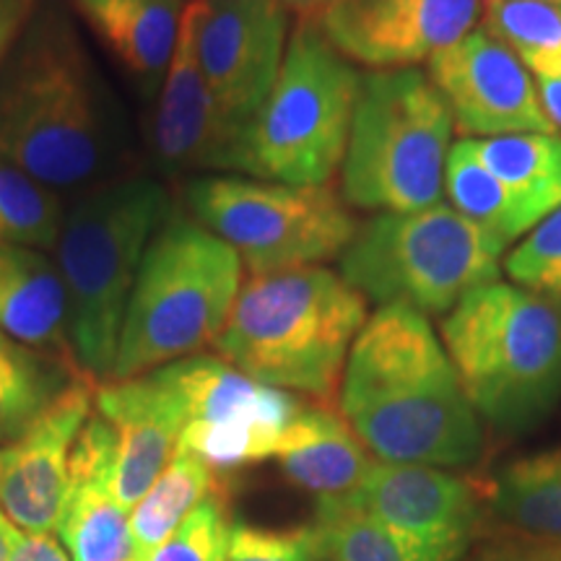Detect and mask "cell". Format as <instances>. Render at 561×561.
I'll list each match as a JSON object with an SVG mask.
<instances>
[{
  "label": "cell",
  "instance_id": "4316f807",
  "mask_svg": "<svg viewBox=\"0 0 561 561\" xmlns=\"http://www.w3.org/2000/svg\"><path fill=\"white\" fill-rule=\"evenodd\" d=\"M483 164L500 178L538 219L561 208V138L553 133L473 140Z\"/></svg>",
  "mask_w": 561,
  "mask_h": 561
},
{
  "label": "cell",
  "instance_id": "836d02e7",
  "mask_svg": "<svg viewBox=\"0 0 561 561\" xmlns=\"http://www.w3.org/2000/svg\"><path fill=\"white\" fill-rule=\"evenodd\" d=\"M462 561H561V543L538 541V538L504 530L502 536L476 541Z\"/></svg>",
  "mask_w": 561,
  "mask_h": 561
},
{
  "label": "cell",
  "instance_id": "d6986e66",
  "mask_svg": "<svg viewBox=\"0 0 561 561\" xmlns=\"http://www.w3.org/2000/svg\"><path fill=\"white\" fill-rule=\"evenodd\" d=\"M117 447L107 432H87L73 447L70 500L58 533L73 561H133L130 510L115 500Z\"/></svg>",
  "mask_w": 561,
  "mask_h": 561
},
{
  "label": "cell",
  "instance_id": "30bf717a",
  "mask_svg": "<svg viewBox=\"0 0 561 561\" xmlns=\"http://www.w3.org/2000/svg\"><path fill=\"white\" fill-rule=\"evenodd\" d=\"M185 203L201 227L237 250L250 276L341 257L356 234L346 201L328 185L294 187L206 174L187 182Z\"/></svg>",
  "mask_w": 561,
  "mask_h": 561
},
{
  "label": "cell",
  "instance_id": "277c9868",
  "mask_svg": "<svg viewBox=\"0 0 561 561\" xmlns=\"http://www.w3.org/2000/svg\"><path fill=\"white\" fill-rule=\"evenodd\" d=\"M172 214L170 193L151 178H112L70 206L58 237L76 367L107 382L140 263Z\"/></svg>",
  "mask_w": 561,
  "mask_h": 561
},
{
  "label": "cell",
  "instance_id": "2e32d148",
  "mask_svg": "<svg viewBox=\"0 0 561 561\" xmlns=\"http://www.w3.org/2000/svg\"><path fill=\"white\" fill-rule=\"evenodd\" d=\"M91 411L94 390L79 377L24 437L0 447V510L16 528L58 530L70 500L73 447Z\"/></svg>",
  "mask_w": 561,
  "mask_h": 561
},
{
  "label": "cell",
  "instance_id": "7402d4cb",
  "mask_svg": "<svg viewBox=\"0 0 561 561\" xmlns=\"http://www.w3.org/2000/svg\"><path fill=\"white\" fill-rule=\"evenodd\" d=\"M73 5L146 91L164 81L185 0H73Z\"/></svg>",
  "mask_w": 561,
  "mask_h": 561
},
{
  "label": "cell",
  "instance_id": "d4e9b609",
  "mask_svg": "<svg viewBox=\"0 0 561 561\" xmlns=\"http://www.w3.org/2000/svg\"><path fill=\"white\" fill-rule=\"evenodd\" d=\"M445 191L458 214L489 229L504 244L520 240L541 224V219L483 164L471 138L453 144L447 153Z\"/></svg>",
  "mask_w": 561,
  "mask_h": 561
},
{
  "label": "cell",
  "instance_id": "5bb4252c",
  "mask_svg": "<svg viewBox=\"0 0 561 561\" xmlns=\"http://www.w3.org/2000/svg\"><path fill=\"white\" fill-rule=\"evenodd\" d=\"M430 79L450 104L466 138L553 133L525 62L486 30L466 37L430 60Z\"/></svg>",
  "mask_w": 561,
  "mask_h": 561
},
{
  "label": "cell",
  "instance_id": "cb8c5ba5",
  "mask_svg": "<svg viewBox=\"0 0 561 561\" xmlns=\"http://www.w3.org/2000/svg\"><path fill=\"white\" fill-rule=\"evenodd\" d=\"M68 359L24 346L0 331V447L11 445L73 385Z\"/></svg>",
  "mask_w": 561,
  "mask_h": 561
},
{
  "label": "cell",
  "instance_id": "d6a6232c",
  "mask_svg": "<svg viewBox=\"0 0 561 561\" xmlns=\"http://www.w3.org/2000/svg\"><path fill=\"white\" fill-rule=\"evenodd\" d=\"M227 561H328L318 525L265 528V525H231Z\"/></svg>",
  "mask_w": 561,
  "mask_h": 561
},
{
  "label": "cell",
  "instance_id": "1f68e13d",
  "mask_svg": "<svg viewBox=\"0 0 561 561\" xmlns=\"http://www.w3.org/2000/svg\"><path fill=\"white\" fill-rule=\"evenodd\" d=\"M504 268L517 286L561 307V208L510 252Z\"/></svg>",
  "mask_w": 561,
  "mask_h": 561
},
{
  "label": "cell",
  "instance_id": "7a4b0ae2",
  "mask_svg": "<svg viewBox=\"0 0 561 561\" xmlns=\"http://www.w3.org/2000/svg\"><path fill=\"white\" fill-rule=\"evenodd\" d=\"M125 149L121 110L60 13L34 16L0 68V157L55 193L112 180Z\"/></svg>",
  "mask_w": 561,
  "mask_h": 561
},
{
  "label": "cell",
  "instance_id": "d590c367",
  "mask_svg": "<svg viewBox=\"0 0 561 561\" xmlns=\"http://www.w3.org/2000/svg\"><path fill=\"white\" fill-rule=\"evenodd\" d=\"M13 561H73L53 533H21Z\"/></svg>",
  "mask_w": 561,
  "mask_h": 561
},
{
  "label": "cell",
  "instance_id": "ba28073f",
  "mask_svg": "<svg viewBox=\"0 0 561 561\" xmlns=\"http://www.w3.org/2000/svg\"><path fill=\"white\" fill-rule=\"evenodd\" d=\"M453 125L450 104L424 70L362 76L341 164L343 201L377 214L439 203Z\"/></svg>",
  "mask_w": 561,
  "mask_h": 561
},
{
  "label": "cell",
  "instance_id": "ffe728a7",
  "mask_svg": "<svg viewBox=\"0 0 561 561\" xmlns=\"http://www.w3.org/2000/svg\"><path fill=\"white\" fill-rule=\"evenodd\" d=\"M273 458L286 479L318 502L346 500L375 466L348 421L322 403L301 405Z\"/></svg>",
  "mask_w": 561,
  "mask_h": 561
},
{
  "label": "cell",
  "instance_id": "9c48e42d",
  "mask_svg": "<svg viewBox=\"0 0 561 561\" xmlns=\"http://www.w3.org/2000/svg\"><path fill=\"white\" fill-rule=\"evenodd\" d=\"M359 89V70L320 21L299 19L268 100L244 130L242 172L294 187L325 185L346 157Z\"/></svg>",
  "mask_w": 561,
  "mask_h": 561
},
{
  "label": "cell",
  "instance_id": "7c38bea8",
  "mask_svg": "<svg viewBox=\"0 0 561 561\" xmlns=\"http://www.w3.org/2000/svg\"><path fill=\"white\" fill-rule=\"evenodd\" d=\"M195 50L221 115L248 130L268 100L289 45L280 0H191Z\"/></svg>",
  "mask_w": 561,
  "mask_h": 561
},
{
  "label": "cell",
  "instance_id": "e575fe53",
  "mask_svg": "<svg viewBox=\"0 0 561 561\" xmlns=\"http://www.w3.org/2000/svg\"><path fill=\"white\" fill-rule=\"evenodd\" d=\"M37 0H0V68L32 24Z\"/></svg>",
  "mask_w": 561,
  "mask_h": 561
},
{
  "label": "cell",
  "instance_id": "4dcf8cb0",
  "mask_svg": "<svg viewBox=\"0 0 561 561\" xmlns=\"http://www.w3.org/2000/svg\"><path fill=\"white\" fill-rule=\"evenodd\" d=\"M231 525L227 486H219L195 504L149 561H227Z\"/></svg>",
  "mask_w": 561,
  "mask_h": 561
},
{
  "label": "cell",
  "instance_id": "83f0119b",
  "mask_svg": "<svg viewBox=\"0 0 561 561\" xmlns=\"http://www.w3.org/2000/svg\"><path fill=\"white\" fill-rule=\"evenodd\" d=\"M62 219L60 195L0 157V248L50 250L58 244Z\"/></svg>",
  "mask_w": 561,
  "mask_h": 561
},
{
  "label": "cell",
  "instance_id": "f35d334b",
  "mask_svg": "<svg viewBox=\"0 0 561 561\" xmlns=\"http://www.w3.org/2000/svg\"><path fill=\"white\" fill-rule=\"evenodd\" d=\"M280 3L286 11H297L301 19H320L333 0H280Z\"/></svg>",
  "mask_w": 561,
  "mask_h": 561
},
{
  "label": "cell",
  "instance_id": "ac0fdd59",
  "mask_svg": "<svg viewBox=\"0 0 561 561\" xmlns=\"http://www.w3.org/2000/svg\"><path fill=\"white\" fill-rule=\"evenodd\" d=\"M94 409L117 437L115 500L133 510L170 466L180 445L185 413L164 371L96 385Z\"/></svg>",
  "mask_w": 561,
  "mask_h": 561
},
{
  "label": "cell",
  "instance_id": "f546056e",
  "mask_svg": "<svg viewBox=\"0 0 561 561\" xmlns=\"http://www.w3.org/2000/svg\"><path fill=\"white\" fill-rule=\"evenodd\" d=\"M328 561H424L346 500L318 502L314 515Z\"/></svg>",
  "mask_w": 561,
  "mask_h": 561
},
{
  "label": "cell",
  "instance_id": "4fadbf2b",
  "mask_svg": "<svg viewBox=\"0 0 561 561\" xmlns=\"http://www.w3.org/2000/svg\"><path fill=\"white\" fill-rule=\"evenodd\" d=\"M346 502L424 561H462L479 541L483 496L445 468L375 460Z\"/></svg>",
  "mask_w": 561,
  "mask_h": 561
},
{
  "label": "cell",
  "instance_id": "484cf974",
  "mask_svg": "<svg viewBox=\"0 0 561 561\" xmlns=\"http://www.w3.org/2000/svg\"><path fill=\"white\" fill-rule=\"evenodd\" d=\"M219 486H224V476L210 471L193 453L178 447L170 466L130 510L133 561H149L151 553L191 515L195 504Z\"/></svg>",
  "mask_w": 561,
  "mask_h": 561
},
{
  "label": "cell",
  "instance_id": "e0dca14e",
  "mask_svg": "<svg viewBox=\"0 0 561 561\" xmlns=\"http://www.w3.org/2000/svg\"><path fill=\"white\" fill-rule=\"evenodd\" d=\"M153 151L167 172H242L244 133L221 115L195 50V13L187 0L178 45L161 81Z\"/></svg>",
  "mask_w": 561,
  "mask_h": 561
},
{
  "label": "cell",
  "instance_id": "74e56055",
  "mask_svg": "<svg viewBox=\"0 0 561 561\" xmlns=\"http://www.w3.org/2000/svg\"><path fill=\"white\" fill-rule=\"evenodd\" d=\"M21 541V533L0 510V561H13V551Z\"/></svg>",
  "mask_w": 561,
  "mask_h": 561
},
{
  "label": "cell",
  "instance_id": "603a6c76",
  "mask_svg": "<svg viewBox=\"0 0 561 561\" xmlns=\"http://www.w3.org/2000/svg\"><path fill=\"white\" fill-rule=\"evenodd\" d=\"M483 502L504 530L561 543V450L525 455L502 466Z\"/></svg>",
  "mask_w": 561,
  "mask_h": 561
},
{
  "label": "cell",
  "instance_id": "52a82bcc",
  "mask_svg": "<svg viewBox=\"0 0 561 561\" xmlns=\"http://www.w3.org/2000/svg\"><path fill=\"white\" fill-rule=\"evenodd\" d=\"M504 244L453 206L382 210L356 227L341 252V276L380 307L447 314L481 286L496 284Z\"/></svg>",
  "mask_w": 561,
  "mask_h": 561
},
{
  "label": "cell",
  "instance_id": "5b68a950",
  "mask_svg": "<svg viewBox=\"0 0 561 561\" xmlns=\"http://www.w3.org/2000/svg\"><path fill=\"white\" fill-rule=\"evenodd\" d=\"M442 346L491 430L528 434L561 401V307L523 286L462 297L442 320Z\"/></svg>",
  "mask_w": 561,
  "mask_h": 561
},
{
  "label": "cell",
  "instance_id": "8fae6325",
  "mask_svg": "<svg viewBox=\"0 0 561 561\" xmlns=\"http://www.w3.org/2000/svg\"><path fill=\"white\" fill-rule=\"evenodd\" d=\"M161 371L185 413L178 447L219 476L273 458L286 426L305 405L291 392L252 380L221 356L195 354Z\"/></svg>",
  "mask_w": 561,
  "mask_h": 561
},
{
  "label": "cell",
  "instance_id": "9a60e30c",
  "mask_svg": "<svg viewBox=\"0 0 561 561\" xmlns=\"http://www.w3.org/2000/svg\"><path fill=\"white\" fill-rule=\"evenodd\" d=\"M479 0H333L320 30L343 58L375 70L413 68L473 32Z\"/></svg>",
  "mask_w": 561,
  "mask_h": 561
},
{
  "label": "cell",
  "instance_id": "3957f363",
  "mask_svg": "<svg viewBox=\"0 0 561 561\" xmlns=\"http://www.w3.org/2000/svg\"><path fill=\"white\" fill-rule=\"evenodd\" d=\"M367 299L322 265L250 276L214 341L252 380L328 401L339 390Z\"/></svg>",
  "mask_w": 561,
  "mask_h": 561
},
{
  "label": "cell",
  "instance_id": "6da1fadb",
  "mask_svg": "<svg viewBox=\"0 0 561 561\" xmlns=\"http://www.w3.org/2000/svg\"><path fill=\"white\" fill-rule=\"evenodd\" d=\"M341 416L380 462L468 468L483 424L430 320L380 307L364 322L341 377Z\"/></svg>",
  "mask_w": 561,
  "mask_h": 561
},
{
  "label": "cell",
  "instance_id": "f1b7e54d",
  "mask_svg": "<svg viewBox=\"0 0 561 561\" xmlns=\"http://www.w3.org/2000/svg\"><path fill=\"white\" fill-rule=\"evenodd\" d=\"M496 37L536 73L561 53V5L541 0H486V24Z\"/></svg>",
  "mask_w": 561,
  "mask_h": 561
},
{
  "label": "cell",
  "instance_id": "8992f818",
  "mask_svg": "<svg viewBox=\"0 0 561 561\" xmlns=\"http://www.w3.org/2000/svg\"><path fill=\"white\" fill-rule=\"evenodd\" d=\"M242 268L231 244L172 210L140 263L110 380L149 375L219 339Z\"/></svg>",
  "mask_w": 561,
  "mask_h": 561
},
{
  "label": "cell",
  "instance_id": "44dd1931",
  "mask_svg": "<svg viewBox=\"0 0 561 561\" xmlns=\"http://www.w3.org/2000/svg\"><path fill=\"white\" fill-rule=\"evenodd\" d=\"M0 331L24 346L73 359L66 286L45 250L19 244L0 248Z\"/></svg>",
  "mask_w": 561,
  "mask_h": 561
},
{
  "label": "cell",
  "instance_id": "8d00e7d4",
  "mask_svg": "<svg viewBox=\"0 0 561 561\" xmlns=\"http://www.w3.org/2000/svg\"><path fill=\"white\" fill-rule=\"evenodd\" d=\"M538 100L553 128H561V79H538Z\"/></svg>",
  "mask_w": 561,
  "mask_h": 561
},
{
  "label": "cell",
  "instance_id": "ab89813d",
  "mask_svg": "<svg viewBox=\"0 0 561 561\" xmlns=\"http://www.w3.org/2000/svg\"><path fill=\"white\" fill-rule=\"evenodd\" d=\"M541 3H551V5H561V0H541Z\"/></svg>",
  "mask_w": 561,
  "mask_h": 561
}]
</instances>
